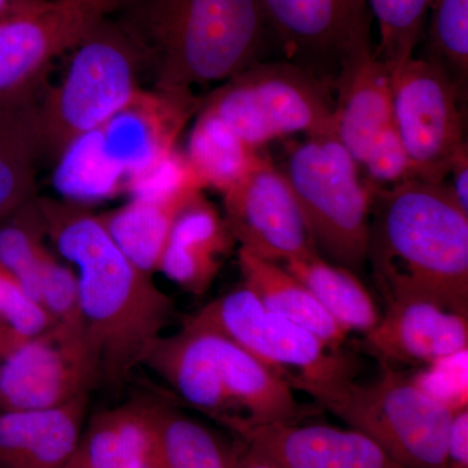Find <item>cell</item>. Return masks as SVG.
Here are the masks:
<instances>
[{
  "label": "cell",
  "mask_w": 468,
  "mask_h": 468,
  "mask_svg": "<svg viewBox=\"0 0 468 468\" xmlns=\"http://www.w3.org/2000/svg\"><path fill=\"white\" fill-rule=\"evenodd\" d=\"M292 389L377 442L405 468H446V446L455 412L424 393L411 378L384 366L380 377L358 383L350 374L286 378Z\"/></svg>",
  "instance_id": "5"
},
{
  "label": "cell",
  "mask_w": 468,
  "mask_h": 468,
  "mask_svg": "<svg viewBox=\"0 0 468 468\" xmlns=\"http://www.w3.org/2000/svg\"><path fill=\"white\" fill-rule=\"evenodd\" d=\"M365 345L384 366L428 367L467 350V316L431 302H394L365 335Z\"/></svg>",
  "instance_id": "17"
},
{
  "label": "cell",
  "mask_w": 468,
  "mask_h": 468,
  "mask_svg": "<svg viewBox=\"0 0 468 468\" xmlns=\"http://www.w3.org/2000/svg\"><path fill=\"white\" fill-rule=\"evenodd\" d=\"M284 58L334 82L341 55L371 33L367 0H260Z\"/></svg>",
  "instance_id": "14"
},
{
  "label": "cell",
  "mask_w": 468,
  "mask_h": 468,
  "mask_svg": "<svg viewBox=\"0 0 468 468\" xmlns=\"http://www.w3.org/2000/svg\"><path fill=\"white\" fill-rule=\"evenodd\" d=\"M446 468H468V410L452 417L446 446Z\"/></svg>",
  "instance_id": "34"
},
{
  "label": "cell",
  "mask_w": 468,
  "mask_h": 468,
  "mask_svg": "<svg viewBox=\"0 0 468 468\" xmlns=\"http://www.w3.org/2000/svg\"><path fill=\"white\" fill-rule=\"evenodd\" d=\"M360 165L365 168L367 176L366 181L377 186H392L406 181L418 180L414 163L410 159L408 150L394 125L385 129L369 144L359 167Z\"/></svg>",
  "instance_id": "31"
},
{
  "label": "cell",
  "mask_w": 468,
  "mask_h": 468,
  "mask_svg": "<svg viewBox=\"0 0 468 468\" xmlns=\"http://www.w3.org/2000/svg\"><path fill=\"white\" fill-rule=\"evenodd\" d=\"M0 320L24 338H32L55 324L5 267L0 266Z\"/></svg>",
  "instance_id": "32"
},
{
  "label": "cell",
  "mask_w": 468,
  "mask_h": 468,
  "mask_svg": "<svg viewBox=\"0 0 468 468\" xmlns=\"http://www.w3.org/2000/svg\"><path fill=\"white\" fill-rule=\"evenodd\" d=\"M89 394L58 408L0 410V468H64L84 433Z\"/></svg>",
  "instance_id": "18"
},
{
  "label": "cell",
  "mask_w": 468,
  "mask_h": 468,
  "mask_svg": "<svg viewBox=\"0 0 468 468\" xmlns=\"http://www.w3.org/2000/svg\"><path fill=\"white\" fill-rule=\"evenodd\" d=\"M38 147L23 104L0 100V223L33 199Z\"/></svg>",
  "instance_id": "26"
},
{
  "label": "cell",
  "mask_w": 468,
  "mask_h": 468,
  "mask_svg": "<svg viewBox=\"0 0 468 468\" xmlns=\"http://www.w3.org/2000/svg\"><path fill=\"white\" fill-rule=\"evenodd\" d=\"M220 423L277 468H405L351 428L257 424L239 418L221 419Z\"/></svg>",
  "instance_id": "15"
},
{
  "label": "cell",
  "mask_w": 468,
  "mask_h": 468,
  "mask_svg": "<svg viewBox=\"0 0 468 468\" xmlns=\"http://www.w3.org/2000/svg\"><path fill=\"white\" fill-rule=\"evenodd\" d=\"M193 318L239 345L282 377L324 378L350 374L349 363L301 326L272 313L241 286Z\"/></svg>",
  "instance_id": "11"
},
{
  "label": "cell",
  "mask_w": 468,
  "mask_h": 468,
  "mask_svg": "<svg viewBox=\"0 0 468 468\" xmlns=\"http://www.w3.org/2000/svg\"><path fill=\"white\" fill-rule=\"evenodd\" d=\"M368 185L366 261L387 304L431 302L468 316V214L446 184Z\"/></svg>",
  "instance_id": "2"
},
{
  "label": "cell",
  "mask_w": 468,
  "mask_h": 468,
  "mask_svg": "<svg viewBox=\"0 0 468 468\" xmlns=\"http://www.w3.org/2000/svg\"><path fill=\"white\" fill-rule=\"evenodd\" d=\"M153 468H228L233 448L183 412L147 402Z\"/></svg>",
  "instance_id": "22"
},
{
  "label": "cell",
  "mask_w": 468,
  "mask_h": 468,
  "mask_svg": "<svg viewBox=\"0 0 468 468\" xmlns=\"http://www.w3.org/2000/svg\"><path fill=\"white\" fill-rule=\"evenodd\" d=\"M111 17L160 90L224 82L267 58L260 0H120Z\"/></svg>",
  "instance_id": "3"
},
{
  "label": "cell",
  "mask_w": 468,
  "mask_h": 468,
  "mask_svg": "<svg viewBox=\"0 0 468 468\" xmlns=\"http://www.w3.org/2000/svg\"><path fill=\"white\" fill-rule=\"evenodd\" d=\"M27 338L21 337L14 329L0 320V362H3L12 351L16 350Z\"/></svg>",
  "instance_id": "37"
},
{
  "label": "cell",
  "mask_w": 468,
  "mask_h": 468,
  "mask_svg": "<svg viewBox=\"0 0 468 468\" xmlns=\"http://www.w3.org/2000/svg\"><path fill=\"white\" fill-rule=\"evenodd\" d=\"M367 5L378 24L375 51L393 75L414 57L426 30L431 0H367Z\"/></svg>",
  "instance_id": "28"
},
{
  "label": "cell",
  "mask_w": 468,
  "mask_h": 468,
  "mask_svg": "<svg viewBox=\"0 0 468 468\" xmlns=\"http://www.w3.org/2000/svg\"><path fill=\"white\" fill-rule=\"evenodd\" d=\"M17 2L18 0H0V17L8 15L17 5Z\"/></svg>",
  "instance_id": "38"
},
{
  "label": "cell",
  "mask_w": 468,
  "mask_h": 468,
  "mask_svg": "<svg viewBox=\"0 0 468 468\" xmlns=\"http://www.w3.org/2000/svg\"><path fill=\"white\" fill-rule=\"evenodd\" d=\"M199 111L258 150L289 135L335 132L332 82L288 58L246 68L203 97Z\"/></svg>",
  "instance_id": "7"
},
{
  "label": "cell",
  "mask_w": 468,
  "mask_h": 468,
  "mask_svg": "<svg viewBox=\"0 0 468 468\" xmlns=\"http://www.w3.org/2000/svg\"><path fill=\"white\" fill-rule=\"evenodd\" d=\"M66 75L33 94L34 134L41 162L57 165L70 144L100 128L143 89V55L109 16L73 48Z\"/></svg>",
  "instance_id": "4"
},
{
  "label": "cell",
  "mask_w": 468,
  "mask_h": 468,
  "mask_svg": "<svg viewBox=\"0 0 468 468\" xmlns=\"http://www.w3.org/2000/svg\"><path fill=\"white\" fill-rule=\"evenodd\" d=\"M462 91L432 58H410L393 73V125L418 180L445 183L452 160L466 146Z\"/></svg>",
  "instance_id": "8"
},
{
  "label": "cell",
  "mask_w": 468,
  "mask_h": 468,
  "mask_svg": "<svg viewBox=\"0 0 468 468\" xmlns=\"http://www.w3.org/2000/svg\"><path fill=\"white\" fill-rule=\"evenodd\" d=\"M120 0H18L0 17V100L42 79L55 58L73 50Z\"/></svg>",
  "instance_id": "9"
},
{
  "label": "cell",
  "mask_w": 468,
  "mask_h": 468,
  "mask_svg": "<svg viewBox=\"0 0 468 468\" xmlns=\"http://www.w3.org/2000/svg\"><path fill=\"white\" fill-rule=\"evenodd\" d=\"M426 57L463 89L468 76V0H431Z\"/></svg>",
  "instance_id": "29"
},
{
  "label": "cell",
  "mask_w": 468,
  "mask_h": 468,
  "mask_svg": "<svg viewBox=\"0 0 468 468\" xmlns=\"http://www.w3.org/2000/svg\"><path fill=\"white\" fill-rule=\"evenodd\" d=\"M46 239L76 271L85 334L101 381L122 387L174 316L175 304L153 275L120 250L101 215L77 202L37 198Z\"/></svg>",
  "instance_id": "1"
},
{
  "label": "cell",
  "mask_w": 468,
  "mask_h": 468,
  "mask_svg": "<svg viewBox=\"0 0 468 468\" xmlns=\"http://www.w3.org/2000/svg\"><path fill=\"white\" fill-rule=\"evenodd\" d=\"M234 243L226 218L198 194L176 218L158 272L190 294H205Z\"/></svg>",
  "instance_id": "19"
},
{
  "label": "cell",
  "mask_w": 468,
  "mask_h": 468,
  "mask_svg": "<svg viewBox=\"0 0 468 468\" xmlns=\"http://www.w3.org/2000/svg\"><path fill=\"white\" fill-rule=\"evenodd\" d=\"M206 189L224 194L266 159L217 117L198 111L185 153Z\"/></svg>",
  "instance_id": "25"
},
{
  "label": "cell",
  "mask_w": 468,
  "mask_h": 468,
  "mask_svg": "<svg viewBox=\"0 0 468 468\" xmlns=\"http://www.w3.org/2000/svg\"><path fill=\"white\" fill-rule=\"evenodd\" d=\"M101 381L82 325L55 323L0 362V410H42L72 401Z\"/></svg>",
  "instance_id": "10"
},
{
  "label": "cell",
  "mask_w": 468,
  "mask_h": 468,
  "mask_svg": "<svg viewBox=\"0 0 468 468\" xmlns=\"http://www.w3.org/2000/svg\"><path fill=\"white\" fill-rule=\"evenodd\" d=\"M38 303L50 315L52 322L84 326L76 271L72 266L60 263L54 255L43 268Z\"/></svg>",
  "instance_id": "30"
},
{
  "label": "cell",
  "mask_w": 468,
  "mask_h": 468,
  "mask_svg": "<svg viewBox=\"0 0 468 468\" xmlns=\"http://www.w3.org/2000/svg\"><path fill=\"white\" fill-rule=\"evenodd\" d=\"M449 359L428 366L427 371L411 378L428 396L458 411L467 408V350L452 356V365Z\"/></svg>",
  "instance_id": "33"
},
{
  "label": "cell",
  "mask_w": 468,
  "mask_h": 468,
  "mask_svg": "<svg viewBox=\"0 0 468 468\" xmlns=\"http://www.w3.org/2000/svg\"><path fill=\"white\" fill-rule=\"evenodd\" d=\"M332 88L335 134L360 165L369 144L393 125V75L378 57L371 33L341 55Z\"/></svg>",
  "instance_id": "16"
},
{
  "label": "cell",
  "mask_w": 468,
  "mask_h": 468,
  "mask_svg": "<svg viewBox=\"0 0 468 468\" xmlns=\"http://www.w3.org/2000/svg\"><path fill=\"white\" fill-rule=\"evenodd\" d=\"M228 468H277L275 464L271 463L258 452L252 451L250 446L243 445L239 448H233L232 460H230Z\"/></svg>",
  "instance_id": "36"
},
{
  "label": "cell",
  "mask_w": 468,
  "mask_h": 468,
  "mask_svg": "<svg viewBox=\"0 0 468 468\" xmlns=\"http://www.w3.org/2000/svg\"><path fill=\"white\" fill-rule=\"evenodd\" d=\"M45 239L37 197L0 223V266L16 277L37 302L43 268L54 255Z\"/></svg>",
  "instance_id": "27"
},
{
  "label": "cell",
  "mask_w": 468,
  "mask_h": 468,
  "mask_svg": "<svg viewBox=\"0 0 468 468\" xmlns=\"http://www.w3.org/2000/svg\"><path fill=\"white\" fill-rule=\"evenodd\" d=\"M203 97L193 90L141 89L90 137L104 162L125 184L158 165L176 151L187 122L197 116Z\"/></svg>",
  "instance_id": "13"
},
{
  "label": "cell",
  "mask_w": 468,
  "mask_h": 468,
  "mask_svg": "<svg viewBox=\"0 0 468 468\" xmlns=\"http://www.w3.org/2000/svg\"><path fill=\"white\" fill-rule=\"evenodd\" d=\"M223 198L224 218L242 250L282 266L319 254L291 186L268 156Z\"/></svg>",
  "instance_id": "12"
},
{
  "label": "cell",
  "mask_w": 468,
  "mask_h": 468,
  "mask_svg": "<svg viewBox=\"0 0 468 468\" xmlns=\"http://www.w3.org/2000/svg\"><path fill=\"white\" fill-rule=\"evenodd\" d=\"M239 263L243 286L268 310L310 332L332 351H337L346 340L349 334L284 266L261 260L242 249L239 250Z\"/></svg>",
  "instance_id": "20"
},
{
  "label": "cell",
  "mask_w": 468,
  "mask_h": 468,
  "mask_svg": "<svg viewBox=\"0 0 468 468\" xmlns=\"http://www.w3.org/2000/svg\"><path fill=\"white\" fill-rule=\"evenodd\" d=\"M284 267L347 334H368L380 320L374 298L349 268L332 263L320 254L289 261Z\"/></svg>",
  "instance_id": "24"
},
{
  "label": "cell",
  "mask_w": 468,
  "mask_h": 468,
  "mask_svg": "<svg viewBox=\"0 0 468 468\" xmlns=\"http://www.w3.org/2000/svg\"><path fill=\"white\" fill-rule=\"evenodd\" d=\"M449 183H445L455 202L468 214V147H462L452 160L449 174Z\"/></svg>",
  "instance_id": "35"
},
{
  "label": "cell",
  "mask_w": 468,
  "mask_h": 468,
  "mask_svg": "<svg viewBox=\"0 0 468 468\" xmlns=\"http://www.w3.org/2000/svg\"><path fill=\"white\" fill-rule=\"evenodd\" d=\"M76 454L86 468H153L147 402L98 414L84 430Z\"/></svg>",
  "instance_id": "21"
},
{
  "label": "cell",
  "mask_w": 468,
  "mask_h": 468,
  "mask_svg": "<svg viewBox=\"0 0 468 468\" xmlns=\"http://www.w3.org/2000/svg\"><path fill=\"white\" fill-rule=\"evenodd\" d=\"M194 198L132 197L126 205L101 218L120 250L144 272L154 275L176 218Z\"/></svg>",
  "instance_id": "23"
},
{
  "label": "cell",
  "mask_w": 468,
  "mask_h": 468,
  "mask_svg": "<svg viewBox=\"0 0 468 468\" xmlns=\"http://www.w3.org/2000/svg\"><path fill=\"white\" fill-rule=\"evenodd\" d=\"M64 468H86L85 464L82 463V461L80 460L79 455H73L72 460L69 461V463L67 464Z\"/></svg>",
  "instance_id": "39"
},
{
  "label": "cell",
  "mask_w": 468,
  "mask_h": 468,
  "mask_svg": "<svg viewBox=\"0 0 468 468\" xmlns=\"http://www.w3.org/2000/svg\"><path fill=\"white\" fill-rule=\"evenodd\" d=\"M323 258L358 271L367 258L371 192L335 132L292 144L277 165Z\"/></svg>",
  "instance_id": "6"
}]
</instances>
